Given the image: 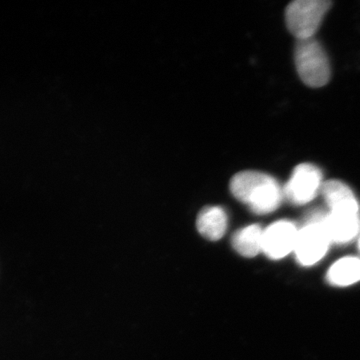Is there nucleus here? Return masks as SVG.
I'll return each mask as SVG.
<instances>
[{"label":"nucleus","instance_id":"nucleus-11","mask_svg":"<svg viewBox=\"0 0 360 360\" xmlns=\"http://www.w3.org/2000/svg\"><path fill=\"white\" fill-rule=\"evenodd\" d=\"M329 283L335 286H348L360 281V258L345 257L330 267L328 274Z\"/></svg>","mask_w":360,"mask_h":360},{"label":"nucleus","instance_id":"nucleus-1","mask_svg":"<svg viewBox=\"0 0 360 360\" xmlns=\"http://www.w3.org/2000/svg\"><path fill=\"white\" fill-rule=\"evenodd\" d=\"M231 191L255 214H269L281 205L283 191L276 179L264 172L246 170L234 175Z\"/></svg>","mask_w":360,"mask_h":360},{"label":"nucleus","instance_id":"nucleus-12","mask_svg":"<svg viewBox=\"0 0 360 360\" xmlns=\"http://www.w3.org/2000/svg\"><path fill=\"white\" fill-rule=\"evenodd\" d=\"M359 250H360V238H359Z\"/></svg>","mask_w":360,"mask_h":360},{"label":"nucleus","instance_id":"nucleus-3","mask_svg":"<svg viewBox=\"0 0 360 360\" xmlns=\"http://www.w3.org/2000/svg\"><path fill=\"white\" fill-rule=\"evenodd\" d=\"M331 4L333 2L328 0H295L291 2L285 11L288 30L297 39H311Z\"/></svg>","mask_w":360,"mask_h":360},{"label":"nucleus","instance_id":"nucleus-10","mask_svg":"<svg viewBox=\"0 0 360 360\" xmlns=\"http://www.w3.org/2000/svg\"><path fill=\"white\" fill-rule=\"evenodd\" d=\"M264 231L259 225L252 224L236 231L232 238V246L245 257H257L262 250Z\"/></svg>","mask_w":360,"mask_h":360},{"label":"nucleus","instance_id":"nucleus-7","mask_svg":"<svg viewBox=\"0 0 360 360\" xmlns=\"http://www.w3.org/2000/svg\"><path fill=\"white\" fill-rule=\"evenodd\" d=\"M324 225L331 243H349L360 231L359 213L330 212L326 215Z\"/></svg>","mask_w":360,"mask_h":360},{"label":"nucleus","instance_id":"nucleus-4","mask_svg":"<svg viewBox=\"0 0 360 360\" xmlns=\"http://www.w3.org/2000/svg\"><path fill=\"white\" fill-rule=\"evenodd\" d=\"M326 213L316 212L298 231L295 253L298 262L302 265H314L328 252L331 240L324 225Z\"/></svg>","mask_w":360,"mask_h":360},{"label":"nucleus","instance_id":"nucleus-6","mask_svg":"<svg viewBox=\"0 0 360 360\" xmlns=\"http://www.w3.org/2000/svg\"><path fill=\"white\" fill-rule=\"evenodd\" d=\"M298 229L292 222L281 220L264 231L262 251L271 259H281L295 250Z\"/></svg>","mask_w":360,"mask_h":360},{"label":"nucleus","instance_id":"nucleus-5","mask_svg":"<svg viewBox=\"0 0 360 360\" xmlns=\"http://www.w3.org/2000/svg\"><path fill=\"white\" fill-rule=\"evenodd\" d=\"M322 184L321 170L311 163H302L293 170L283 195L293 205H307L321 191Z\"/></svg>","mask_w":360,"mask_h":360},{"label":"nucleus","instance_id":"nucleus-8","mask_svg":"<svg viewBox=\"0 0 360 360\" xmlns=\"http://www.w3.org/2000/svg\"><path fill=\"white\" fill-rule=\"evenodd\" d=\"M321 193L331 212L359 213L356 198L345 182L338 179L323 182Z\"/></svg>","mask_w":360,"mask_h":360},{"label":"nucleus","instance_id":"nucleus-2","mask_svg":"<svg viewBox=\"0 0 360 360\" xmlns=\"http://www.w3.org/2000/svg\"><path fill=\"white\" fill-rule=\"evenodd\" d=\"M296 70L305 84L324 86L330 79V65L326 52L314 37L298 39L295 49Z\"/></svg>","mask_w":360,"mask_h":360},{"label":"nucleus","instance_id":"nucleus-9","mask_svg":"<svg viewBox=\"0 0 360 360\" xmlns=\"http://www.w3.org/2000/svg\"><path fill=\"white\" fill-rule=\"evenodd\" d=\"M227 214L219 206L203 208L196 219V227L201 236L210 240H219L227 229Z\"/></svg>","mask_w":360,"mask_h":360}]
</instances>
